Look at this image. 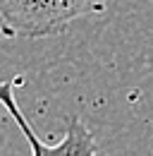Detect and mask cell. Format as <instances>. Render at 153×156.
Wrapping results in <instances>:
<instances>
[{"instance_id": "6da1fadb", "label": "cell", "mask_w": 153, "mask_h": 156, "mask_svg": "<svg viewBox=\"0 0 153 156\" xmlns=\"http://www.w3.org/2000/svg\"><path fill=\"white\" fill-rule=\"evenodd\" d=\"M108 0H0V34L7 39H48L76 20L100 15Z\"/></svg>"}, {"instance_id": "7a4b0ae2", "label": "cell", "mask_w": 153, "mask_h": 156, "mask_svg": "<svg viewBox=\"0 0 153 156\" xmlns=\"http://www.w3.org/2000/svg\"><path fill=\"white\" fill-rule=\"evenodd\" d=\"M17 79L19 77L0 82V103L7 108L10 115L15 118L17 127L24 130V137H26V142H29V147H31L34 154H93V151H98L91 132L84 127V122H81L79 118H70V120H67V132H65V139H62V142H57V144H43V142L31 132V127L26 125V118L22 113V108L17 106V98H15Z\"/></svg>"}]
</instances>
